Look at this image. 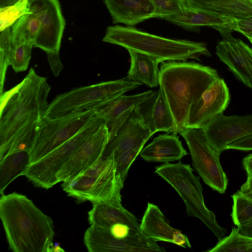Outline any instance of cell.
I'll return each instance as SVG.
<instances>
[{
	"mask_svg": "<svg viewBox=\"0 0 252 252\" xmlns=\"http://www.w3.org/2000/svg\"><path fill=\"white\" fill-rule=\"evenodd\" d=\"M62 187L78 203L107 200L123 188L117 181L113 156L107 159L100 157L82 174L63 181Z\"/></svg>",
	"mask_w": 252,
	"mask_h": 252,
	"instance_id": "cell-8",
	"label": "cell"
},
{
	"mask_svg": "<svg viewBox=\"0 0 252 252\" xmlns=\"http://www.w3.org/2000/svg\"><path fill=\"white\" fill-rule=\"evenodd\" d=\"M158 91L148 99L121 116L108 129L109 136L101 158L107 159L124 151L143 148L155 133L152 123V110Z\"/></svg>",
	"mask_w": 252,
	"mask_h": 252,
	"instance_id": "cell-5",
	"label": "cell"
},
{
	"mask_svg": "<svg viewBox=\"0 0 252 252\" xmlns=\"http://www.w3.org/2000/svg\"><path fill=\"white\" fill-rule=\"evenodd\" d=\"M96 117L91 109L45 120L31 153L33 163L72 138Z\"/></svg>",
	"mask_w": 252,
	"mask_h": 252,
	"instance_id": "cell-11",
	"label": "cell"
},
{
	"mask_svg": "<svg viewBox=\"0 0 252 252\" xmlns=\"http://www.w3.org/2000/svg\"><path fill=\"white\" fill-rule=\"evenodd\" d=\"M105 123L90 135L74 152L58 174L59 182L70 180L91 167L101 157L109 139Z\"/></svg>",
	"mask_w": 252,
	"mask_h": 252,
	"instance_id": "cell-16",
	"label": "cell"
},
{
	"mask_svg": "<svg viewBox=\"0 0 252 252\" xmlns=\"http://www.w3.org/2000/svg\"><path fill=\"white\" fill-rule=\"evenodd\" d=\"M230 100L229 89L223 78L215 80L190 107L186 127L203 128L223 113Z\"/></svg>",
	"mask_w": 252,
	"mask_h": 252,
	"instance_id": "cell-15",
	"label": "cell"
},
{
	"mask_svg": "<svg viewBox=\"0 0 252 252\" xmlns=\"http://www.w3.org/2000/svg\"><path fill=\"white\" fill-rule=\"evenodd\" d=\"M104 122L96 117L72 138L36 162L31 164L24 172L36 187L49 189L59 182L58 174L74 152Z\"/></svg>",
	"mask_w": 252,
	"mask_h": 252,
	"instance_id": "cell-9",
	"label": "cell"
},
{
	"mask_svg": "<svg viewBox=\"0 0 252 252\" xmlns=\"http://www.w3.org/2000/svg\"><path fill=\"white\" fill-rule=\"evenodd\" d=\"M128 51L131 60L128 78L151 88L157 87L159 85V63L147 54L133 50Z\"/></svg>",
	"mask_w": 252,
	"mask_h": 252,
	"instance_id": "cell-25",
	"label": "cell"
},
{
	"mask_svg": "<svg viewBox=\"0 0 252 252\" xmlns=\"http://www.w3.org/2000/svg\"><path fill=\"white\" fill-rule=\"evenodd\" d=\"M208 252H252V238L240 233L234 227L228 236L219 241L213 249Z\"/></svg>",
	"mask_w": 252,
	"mask_h": 252,
	"instance_id": "cell-31",
	"label": "cell"
},
{
	"mask_svg": "<svg viewBox=\"0 0 252 252\" xmlns=\"http://www.w3.org/2000/svg\"><path fill=\"white\" fill-rule=\"evenodd\" d=\"M188 154L179 136L174 133L158 135L140 153L147 161L164 163L180 160Z\"/></svg>",
	"mask_w": 252,
	"mask_h": 252,
	"instance_id": "cell-23",
	"label": "cell"
},
{
	"mask_svg": "<svg viewBox=\"0 0 252 252\" xmlns=\"http://www.w3.org/2000/svg\"><path fill=\"white\" fill-rule=\"evenodd\" d=\"M29 13L28 0H19L13 5L0 8V32L10 27L17 19Z\"/></svg>",
	"mask_w": 252,
	"mask_h": 252,
	"instance_id": "cell-33",
	"label": "cell"
},
{
	"mask_svg": "<svg viewBox=\"0 0 252 252\" xmlns=\"http://www.w3.org/2000/svg\"><path fill=\"white\" fill-rule=\"evenodd\" d=\"M33 44L34 42H29L13 46L5 59L0 62L1 94H2L7 67L11 65L16 72L25 71L31 58Z\"/></svg>",
	"mask_w": 252,
	"mask_h": 252,
	"instance_id": "cell-29",
	"label": "cell"
},
{
	"mask_svg": "<svg viewBox=\"0 0 252 252\" xmlns=\"http://www.w3.org/2000/svg\"><path fill=\"white\" fill-rule=\"evenodd\" d=\"M114 24L128 26L154 17L155 8L151 0H104Z\"/></svg>",
	"mask_w": 252,
	"mask_h": 252,
	"instance_id": "cell-21",
	"label": "cell"
},
{
	"mask_svg": "<svg viewBox=\"0 0 252 252\" xmlns=\"http://www.w3.org/2000/svg\"><path fill=\"white\" fill-rule=\"evenodd\" d=\"M162 19L178 25L186 30L196 32L201 26L213 28L224 37L231 35L236 31L237 20L215 13L187 9L176 15L164 17Z\"/></svg>",
	"mask_w": 252,
	"mask_h": 252,
	"instance_id": "cell-20",
	"label": "cell"
},
{
	"mask_svg": "<svg viewBox=\"0 0 252 252\" xmlns=\"http://www.w3.org/2000/svg\"><path fill=\"white\" fill-rule=\"evenodd\" d=\"M142 84L127 76L117 80L73 89L58 95L48 104L43 119L48 120L89 110L97 103L137 89Z\"/></svg>",
	"mask_w": 252,
	"mask_h": 252,
	"instance_id": "cell-7",
	"label": "cell"
},
{
	"mask_svg": "<svg viewBox=\"0 0 252 252\" xmlns=\"http://www.w3.org/2000/svg\"><path fill=\"white\" fill-rule=\"evenodd\" d=\"M252 199V194H244Z\"/></svg>",
	"mask_w": 252,
	"mask_h": 252,
	"instance_id": "cell-44",
	"label": "cell"
},
{
	"mask_svg": "<svg viewBox=\"0 0 252 252\" xmlns=\"http://www.w3.org/2000/svg\"><path fill=\"white\" fill-rule=\"evenodd\" d=\"M216 54L235 77L252 89V48L229 35L218 42Z\"/></svg>",
	"mask_w": 252,
	"mask_h": 252,
	"instance_id": "cell-18",
	"label": "cell"
},
{
	"mask_svg": "<svg viewBox=\"0 0 252 252\" xmlns=\"http://www.w3.org/2000/svg\"><path fill=\"white\" fill-rule=\"evenodd\" d=\"M244 194L252 193V177L247 178L246 182L243 184L239 190Z\"/></svg>",
	"mask_w": 252,
	"mask_h": 252,
	"instance_id": "cell-40",
	"label": "cell"
},
{
	"mask_svg": "<svg viewBox=\"0 0 252 252\" xmlns=\"http://www.w3.org/2000/svg\"><path fill=\"white\" fill-rule=\"evenodd\" d=\"M151 118L155 132L164 131L176 134V127L172 113L160 88L152 107Z\"/></svg>",
	"mask_w": 252,
	"mask_h": 252,
	"instance_id": "cell-30",
	"label": "cell"
},
{
	"mask_svg": "<svg viewBox=\"0 0 252 252\" xmlns=\"http://www.w3.org/2000/svg\"><path fill=\"white\" fill-rule=\"evenodd\" d=\"M102 41L121 46L127 50L147 54L159 63L165 61L199 60L202 55L210 56L204 43L162 37L132 26H109Z\"/></svg>",
	"mask_w": 252,
	"mask_h": 252,
	"instance_id": "cell-4",
	"label": "cell"
},
{
	"mask_svg": "<svg viewBox=\"0 0 252 252\" xmlns=\"http://www.w3.org/2000/svg\"><path fill=\"white\" fill-rule=\"evenodd\" d=\"M84 242L89 252H165L156 241L143 234L119 236L110 230L94 225L86 231Z\"/></svg>",
	"mask_w": 252,
	"mask_h": 252,
	"instance_id": "cell-12",
	"label": "cell"
},
{
	"mask_svg": "<svg viewBox=\"0 0 252 252\" xmlns=\"http://www.w3.org/2000/svg\"><path fill=\"white\" fill-rule=\"evenodd\" d=\"M188 9L240 20L252 17V0H185Z\"/></svg>",
	"mask_w": 252,
	"mask_h": 252,
	"instance_id": "cell-24",
	"label": "cell"
},
{
	"mask_svg": "<svg viewBox=\"0 0 252 252\" xmlns=\"http://www.w3.org/2000/svg\"><path fill=\"white\" fill-rule=\"evenodd\" d=\"M45 120L35 122L21 129L9 141L6 146L0 150V160L7 155L19 151L30 153L33 149Z\"/></svg>",
	"mask_w": 252,
	"mask_h": 252,
	"instance_id": "cell-27",
	"label": "cell"
},
{
	"mask_svg": "<svg viewBox=\"0 0 252 252\" xmlns=\"http://www.w3.org/2000/svg\"><path fill=\"white\" fill-rule=\"evenodd\" d=\"M242 164L247 172V178L252 177V154L243 158Z\"/></svg>",
	"mask_w": 252,
	"mask_h": 252,
	"instance_id": "cell-39",
	"label": "cell"
},
{
	"mask_svg": "<svg viewBox=\"0 0 252 252\" xmlns=\"http://www.w3.org/2000/svg\"><path fill=\"white\" fill-rule=\"evenodd\" d=\"M179 134L188 146L194 170L213 190L221 194L225 193L228 179L220 163V153L210 145L203 130L186 127Z\"/></svg>",
	"mask_w": 252,
	"mask_h": 252,
	"instance_id": "cell-10",
	"label": "cell"
},
{
	"mask_svg": "<svg viewBox=\"0 0 252 252\" xmlns=\"http://www.w3.org/2000/svg\"><path fill=\"white\" fill-rule=\"evenodd\" d=\"M15 3V0H0V8L11 5Z\"/></svg>",
	"mask_w": 252,
	"mask_h": 252,
	"instance_id": "cell-43",
	"label": "cell"
},
{
	"mask_svg": "<svg viewBox=\"0 0 252 252\" xmlns=\"http://www.w3.org/2000/svg\"><path fill=\"white\" fill-rule=\"evenodd\" d=\"M40 27L38 17L30 12L17 19L12 25L11 35L13 46L34 42Z\"/></svg>",
	"mask_w": 252,
	"mask_h": 252,
	"instance_id": "cell-28",
	"label": "cell"
},
{
	"mask_svg": "<svg viewBox=\"0 0 252 252\" xmlns=\"http://www.w3.org/2000/svg\"><path fill=\"white\" fill-rule=\"evenodd\" d=\"M232 211L230 214L233 223L237 226L247 224L252 221V199L239 190L231 196Z\"/></svg>",
	"mask_w": 252,
	"mask_h": 252,
	"instance_id": "cell-32",
	"label": "cell"
},
{
	"mask_svg": "<svg viewBox=\"0 0 252 252\" xmlns=\"http://www.w3.org/2000/svg\"><path fill=\"white\" fill-rule=\"evenodd\" d=\"M141 232L155 241L170 242L184 248H191L188 236L170 226L158 207L148 203L140 224Z\"/></svg>",
	"mask_w": 252,
	"mask_h": 252,
	"instance_id": "cell-19",
	"label": "cell"
},
{
	"mask_svg": "<svg viewBox=\"0 0 252 252\" xmlns=\"http://www.w3.org/2000/svg\"><path fill=\"white\" fill-rule=\"evenodd\" d=\"M155 92L149 90L132 95L119 94L96 103L89 110H93L109 129L121 116L148 99Z\"/></svg>",
	"mask_w": 252,
	"mask_h": 252,
	"instance_id": "cell-22",
	"label": "cell"
},
{
	"mask_svg": "<svg viewBox=\"0 0 252 252\" xmlns=\"http://www.w3.org/2000/svg\"><path fill=\"white\" fill-rule=\"evenodd\" d=\"M142 148L127 150L114 156L116 177L118 183L124 187L128 169Z\"/></svg>",
	"mask_w": 252,
	"mask_h": 252,
	"instance_id": "cell-34",
	"label": "cell"
},
{
	"mask_svg": "<svg viewBox=\"0 0 252 252\" xmlns=\"http://www.w3.org/2000/svg\"><path fill=\"white\" fill-rule=\"evenodd\" d=\"M18 0H15V3L17 1H18ZM32 0H28L29 2H30V1H31Z\"/></svg>",
	"mask_w": 252,
	"mask_h": 252,
	"instance_id": "cell-45",
	"label": "cell"
},
{
	"mask_svg": "<svg viewBox=\"0 0 252 252\" xmlns=\"http://www.w3.org/2000/svg\"><path fill=\"white\" fill-rule=\"evenodd\" d=\"M51 87L31 67L23 80L3 94L0 116V150L21 129L42 120Z\"/></svg>",
	"mask_w": 252,
	"mask_h": 252,
	"instance_id": "cell-3",
	"label": "cell"
},
{
	"mask_svg": "<svg viewBox=\"0 0 252 252\" xmlns=\"http://www.w3.org/2000/svg\"><path fill=\"white\" fill-rule=\"evenodd\" d=\"M0 218L13 252H48L53 244L52 219L25 195L16 192L0 195Z\"/></svg>",
	"mask_w": 252,
	"mask_h": 252,
	"instance_id": "cell-1",
	"label": "cell"
},
{
	"mask_svg": "<svg viewBox=\"0 0 252 252\" xmlns=\"http://www.w3.org/2000/svg\"><path fill=\"white\" fill-rule=\"evenodd\" d=\"M64 252V250L60 246V244L58 242H56L50 246L48 252Z\"/></svg>",
	"mask_w": 252,
	"mask_h": 252,
	"instance_id": "cell-42",
	"label": "cell"
},
{
	"mask_svg": "<svg viewBox=\"0 0 252 252\" xmlns=\"http://www.w3.org/2000/svg\"><path fill=\"white\" fill-rule=\"evenodd\" d=\"M155 8L154 17H164L178 14L188 9L185 0H151Z\"/></svg>",
	"mask_w": 252,
	"mask_h": 252,
	"instance_id": "cell-35",
	"label": "cell"
},
{
	"mask_svg": "<svg viewBox=\"0 0 252 252\" xmlns=\"http://www.w3.org/2000/svg\"><path fill=\"white\" fill-rule=\"evenodd\" d=\"M252 39V17L238 20L236 31Z\"/></svg>",
	"mask_w": 252,
	"mask_h": 252,
	"instance_id": "cell-38",
	"label": "cell"
},
{
	"mask_svg": "<svg viewBox=\"0 0 252 252\" xmlns=\"http://www.w3.org/2000/svg\"><path fill=\"white\" fill-rule=\"evenodd\" d=\"M29 11L35 14L40 22L33 47L46 53L60 52L65 22L58 0H32Z\"/></svg>",
	"mask_w": 252,
	"mask_h": 252,
	"instance_id": "cell-13",
	"label": "cell"
},
{
	"mask_svg": "<svg viewBox=\"0 0 252 252\" xmlns=\"http://www.w3.org/2000/svg\"><path fill=\"white\" fill-rule=\"evenodd\" d=\"M155 173L170 184L185 203L188 216L200 219L221 240L226 230L217 222L214 213L206 206L200 178L189 164L165 163L156 167Z\"/></svg>",
	"mask_w": 252,
	"mask_h": 252,
	"instance_id": "cell-6",
	"label": "cell"
},
{
	"mask_svg": "<svg viewBox=\"0 0 252 252\" xmlns=\"http://www.w3.org/2000/svg\"><path fill=\"white\" fill-rule=\"evenodd\" d=\"M227 149L245 151L252 150V133L231 142L228 145Z\"/></svg>",
	"mask_w": 252,
	"mask_h": 252,
	"instance_id": "cell-36",
	"label": "cell"
},
{
	"mask_svg": "<svg viewBox=\"0 0 252 252\" xmlns=\"http://www.w3.org/2000/svg\"><path fill=\"white\" fill-rule=\"evenodd\" d=\"M31 164V153L25 151L9 154L0 160V195L12 181L23 175Z\"/></svg>",
	"mask_w": 252,
	"mask_h": 252,
	"instance_id": "cell-26",
	"label": "cell"
},
{
	"mask_svg": "<svg viewBox=\"0 0 252 252\" xmlns=\"http://www.w3.org/2000/svg\"><path fill=\"white\" fill-rule=\"evenodd\" d=\"M121 197L120 192L110 199L92 202L93 208L88 212L90 225L110 230L119 236L141 233L135 217L122 205Z\"/></svg>",
	"mask_w": 252,
	"mask_h": 252,
	"instance_id": "cell-14",
	"label": "cell"
},
{
	"mask_svg": "<svg viewBox=\"0 0 252 252\" xmlns=\"http://www.w3.org/2000/svg\"><path fill=\"white\" fill-rule=\"evenodd\" d=\"M248 39H249V40L250 41L251 43H252V39H251V38H248Z\"/></svg>",
	"mask_w": 252,
	"mask_h": 252,
	"instance_id": "cell-46",
	"label": "cell"
},
{
	"mask_svg": "<svg viewBox=\"0 0 252 252\" xmlns=\"http://www.w3.org/2000/svg\"><path fill=\"white\" fill-rule=\"evenodd\" d=\"M219 77L216 69L194 62L162 63L159 85L172 113L176 134L186 128L191 105Z\"/></svg>",
	"mask_w": 252,
	"mask_h": 252,
	"instance_id": "cell-2",
	"label": "cell"
},
{
	"mask_svg": "<svg viewBox=\"0 0 252 252\" xmlns=\"http://www.w3.org/2000/svg\"><path fill=\"white\" fill-rule=\"evenodd\" d=\"M60 52L47 53V59L49 63L51 70L56 77H58L63 68V65L61 63Z\"/></svg>",
	"mask_w": 252,
	"mask_h": 252,
	"instance_id": "cell-37",
	"label": "cell"
},
{
	"mask_svg": "<svg viewBox=\"0 0 252 252\" xmlns=\"http://www.w3.org/2000/svg\"><path fill=\"white\" fill-rule=\"evenodd\" d=\"M237 229L242 234L252 238V221L247 224L238 226Z\"/></svg>",
	"mask_w": 252,
	"mask_h": 252,
	"instance_id": "cell-41",
	"label": "cell"
},
{
	"mask_svg": "<svg viewBox=\"0 0 252 252\" xmlns=\"http://www.w3.org/2000/svg\"><path fill=\"white\" fill-rule=\"evenodd\" d=\"M202 129L210 145L221 154L231 142L252 133V114L226 116L221 113Z\"/></svg>",
	"mask_w": 252,
	"mask_h": 252,
	"instance_id": "cell-17",
	"label": "cell"
}]
</instances>
